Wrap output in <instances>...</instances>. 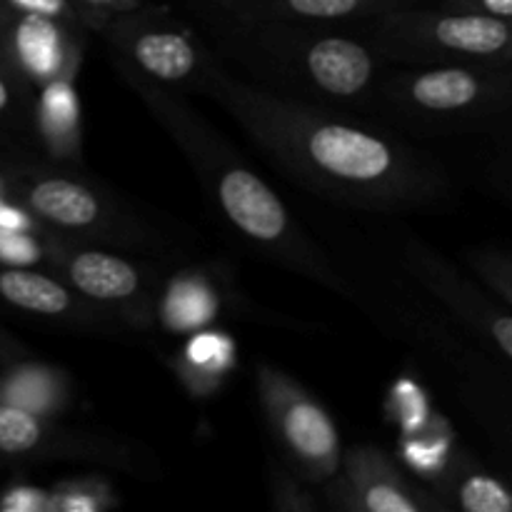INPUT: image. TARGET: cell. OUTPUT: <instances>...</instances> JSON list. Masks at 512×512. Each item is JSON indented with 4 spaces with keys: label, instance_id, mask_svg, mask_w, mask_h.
<instances>
[{
    "label": "cell",
    "instance_id": "cell-19",
    "mask_svg": "<svg viewBox=\"0 0 512 512\" xmlns=\"http://www.w3.org/2000/svg\"><path fill=\"white\" fill-rule=\"evenodd\" d=\"M5 105H8V88H5V83L0 80V110H3Z\"/></svg>",
    "mask_w": 512,
    "mask_h": 512
},
{
    "label": "cell",
    "instance_id": "cell-15",
    "mask_svg": "<svg viewBox=\"0 0 512 512\" xmlns=\"http://www.w3.org/2000/svg\"><path fill=\"white\" fill-rule=\"evenodd\" d=\"M0 258H13V260H30L35 258V248L20 235L0 233Z\"/></svg>",
    "mask_w": 512,
    "mask_h": 512
},
{
    "label": "cell",
    "instance_id": "cell-10",
    "mask_svg": "<svg viewBox=\"0 0 512 512\" xmlns=\"http://www.w3.org/2000/svg\"><path fill=\"white\" fill-rule=\"evenodd\" d=\"M478 95V80L465 70H433L413 83V98L433 110H455L473 103Z\"/></svg>",
    "mask_w": 512,
    "mask_h": 512
},
{
    "label": "cell",
    "instance_id": "cell-8",
    "mask_svg": "<svg viewBox=\"0 0 512 512\" xmlns=\"http://www.w3.org/2000/svg\"><path fill=\"white\" fill-rule=\"evenodd\" d=\"M135 58L150 75L178 80L193 70L195 55L188 40L178 33H148L135 43Z\"/></svg>",
    "mask_w": 512,
    "mask_h": 512
},
{
    "label": "cell",
    "instance_id": "cell-20",
    "mask_svg": "<svg viewBox=\"0 0 512 512\" xmlns=\"http://www.w3.org/2000/svg\"><path fill=\"white\" fill-rule=\"evenodd\" d=\"M85 3H90V5H110V3H115V0H85Z\"/></svg>",
    "mask_w": 512,
    "mask_h": 512
},
{
    "label": "cell",
    "instance_id": "cell-18",
    "mask_svg": "<svg viewBox=\"0 0 512 512\" xmlns=\"http://www.w3.org/2000/svg\"><path fill=\"white\" fill-rule=\"evenodd\" d=\"M483 5L495 18H510L512 15V0H483Z\"/></svg>",
    "mask_w": 512,
    "mask_h": 512
},
{
    "label": "cell",
    "instance_id": "cell-12",
    "mask_svg": "<svg viewBox=\"0 0 512 512\" xmlns=\"http://www.w3.org/2000/svg\"><path fill=\"white\" fill-rule=\"evenodd\" d=\"M460 503L468 512H508L512 500L508 490L493 478L485 475H473L460 490Z\"/></svg>",
    "mask_w": 512,
    "mask_h": 512
},
{
    "label": "cell",
    "instance_id": "cell-16",
    "mask_svg": "<svg viewBox=\"0 0 512 512\" xmlns=\"http://www.w3.org/2000/svg\"><path fill=\"white\" fill-rule=\"evenodd\" d=\"M10 3L18 5L25 13L43 15V18H53L65 10V0H10Z\"/></svg>",
    "mask_w": 512,
    "mask_h": 512
},
{
    "label": "cell",
    "instance_id": "cell-4",
    "mask_svg": "<svg viewBox=\"0 0 512 512\" xmlns=\"http://www.w3.org/2000/svg\"><path fill=\"white\" fill-rule=\"evenodd\" d=\"M70 278L78 285V290L95 300L128 298L138 288V273L133 265L115 255L98 253V250L80 253L70 263Z\"/></svg>",
    "mask_w": 512,
    "mask_h": 512
},
{
    "label": "cell",
    "instance_id": "cell-7",
    "mask_svg": "<svg viewBox=\"0 0 512 512\" xmlns=\"http://www.w3.org/2000/svg\"><path fill=\"white\" fill-rule=\"evenodd\" d=\"M0 295L18 308L45 315L63 313L70 305V295L63 285L28 270H5L0 275Z\"/></svg>",
    "mask_w": 512,
    "mask_h": 512
},
{
    "label": "cell",
    "instance_id": "cell-3",
    "mask_svg": "<svg viewBox=\"0 0 512 512\" xmlns=\"http://www.w3.org/2000/svg\"><path fill=\"white\" fill-rule=\"evenodd\" d=\"M308 68L320 88L335 95H353L373 73L370 55L358 43L340 38L320 40L310 48Z\"/></svg>",
    "mask_w": 512,
    "mask_h": 512
},
{
    "label": "cell",
    "instance_id": "cell-14",
    "mask_svg": "<svg viewBox=\"0 0 512 512\" xmlns=\"http://www.w3.org/2000/svg\"><path fill=\"white\" fill-rule=\"evenodd\" d=\"M290 8L310 18H340L358 8V0H288Z\"/></svg>",
    "mask_w": 512,
    "mask_h": 512
},
{
    "label": "cell",
    "instance_id": "cell-1",
    "mask_svg": "<svg viewBox=\"0 0 512 512\" xmlns=\"http://www.w3.org/2000/svg\"><path fill=\"white\" fill-rule=\"evenodd\" d=\"M308 150L320 168L348 180L380 178L393 163L388 145L343 125L315 130L308 140Z\"/></svg>",
    "mask_w": 512,
    "mask_h": 512
},
{
    "label": "cell",
    "instance_id": "cell-5",
    "mask_svg": "<svg viewBox=\"0 0 512 512\" xmlns=\"http://www.w3.org/2000/svg\"><path fill=\"white\" fill-rule=\"evenodd\" d=\"M35 213L68 228H83L98 218V200L83 185L70 180H43L30 190Z\"/></svg>",
    "mask_w": 512,
    "mask_h": 512
},
{
    "label": "cell",
    "instance_id": "cell-6",
    "mask_svg": "<svg viewBox=\"0 0 512 512\" xmlns=\"http://www.w3.org/2000/svg\"><path fill=\"white\" fill-rule=\"evenodd\" d=\"M435 38L465 53H498L508 45L510 28L495 15H455L435 25Z\"/></svg>",
    "mask_w": 512,
    "mask_h": 512
},
{
    "label": "cell",
    "instance_id": "cell-17",
    "mask_svg": "<svg viewBox=\"0 0 512 512\" xmlns=\"http://www.w3.org/2000/svg\"><path fill=\"white\" fill-rule=\"evenodd\" d=\"M493 335H495V340H498L500 348H503V353L512 355V320L508 318V315H503V318L495 320Z\"/></svg>",
    "mask_w": 512,
    "mask_h": 512
},
{
    "label": "cell",
    "instance_id": "cell-9",
    "mask_svg": "<svg viewBox=\"0 0 512 512\" xmlns=\"http://www.w3.org/2000/svg\"><path fill=\"white\" fill-rule=\"evenodd\" d=\"M285 433L290 445L305 458H328L338 445L333 423L313 403H295L285 415Z\"/></svg>",
    "mask_w": 512,
    "mask_h": 512
},
{
    "label": "cell",
    "instance_id": "cell-11",
    "mask_svg": "<svg viewBox=\"0 0 512 512\" xmlns=\"http://www.w3.org/2000/svg\"><path fill=\"white\" fill-rule=\"evenodd\" d=\"M40 440V425L25 410L13 405H0V450L3 453H25Z\"/></svg>",
    "mask_w": 512,
    "mask_h": 512
},
{
    "label": "cell",
    "instance_id": "cell-13",
    "mask_svg": "<svg viewBox=\"0 0 512 512\" xmlns=\"http://www.w3.org/2000/svg\"><path fill=\"white\" fill-rule=\"evenodd\" d=\"M365 508L370 512H415V503L390 485H373L365 493Z\"/></svg>",
    "mask_w": 512,
    "mask_h": 512
},
{
    "label": "cell",
    "instance_id": "cell-2",
    "mask_svg": "<svg viewBox=\"0 0 512 512\" xmlns=\"http://www.w3.org/2000/svg\"><path fill=\"white\" fill-rule=\"evenodd\" d=\"M220 203L228 218L258 240L283 235L288 218L273 190L248 170H228L220 180Z\"/></svg>",
    "mask_w": 512,
    "mask_h": 512
}]
</instances>
